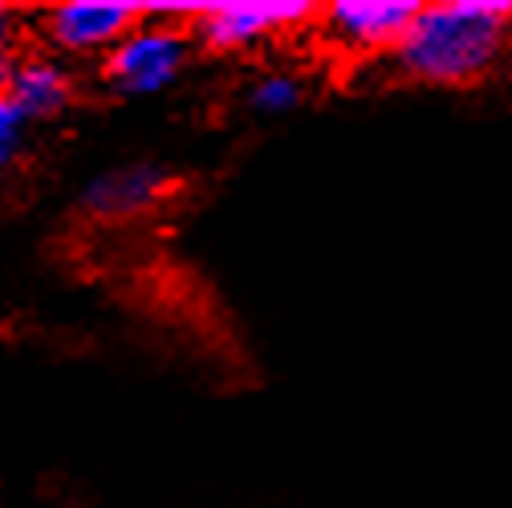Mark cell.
Segmentation results:
<instances>
[{
  "instance_id": "6da1fadb",
  "label": "cell",
  "mask_w": 512,
  "mask_h": 508,
  "mask_svg": "<svg viewBox=\"0 0 512 508\" xmlns=\"http://www.w3.org/2000/svg\"><path fill=\"white\" fill-rule=\"evenodd\" d=\"M512 45V0H435L399 41L395 70L423 86H472Z\"/></svg>"
},
{
  "instance_id": "9c48e42d",
  "label": "cell",
  "mask_w": 512,
  "mask_h": 508,
  "mask_svg": "<svg viewBox=\"0 0 512 508\" xmlns=\"http://www.w3.org/2000/svg\"><path fill=\"white\" fill-rule=\"evenodd\" d=\"M29 114L0 90V171L5 167H13L17 159H21V151H25V135H29Z\"/></svg>"
},
{
  "instance_id": "277c9868",
  "label": "cell",
  "mask_w": 512,
  "mask_h": 508,
  "mask_svg": "<svg viewBox=\"0 0 512 508\" xmlns=\"http://www.w3.org/2000/svg\"><path fill=\"white\" fill-rule=\"evenodd\" d=\"M143 21V5L131 0H61L45 13V37L66 57H106Z\"/></svg>"
},
{
  "instance_id": "30bf717a",
  "label": "cell",
  "mask_w": 512,
  "mask_h": 508,
  "mask_svg": "<svg viewBox=\"0 0 512 508\" xmlns=\"http://www.w3.org/2000/svg\"><path fill=\"white\" fill-rule=\"evenodd\" d=\"M17 45H21V25H17V13H13L9 5H0V74H5V78H9V70H13Z\"/></svg>"
},
{
  "instance_id": "7a4b0ae2",
  "label": "cell",
  "mask_w": 512,
  "mask_h": 508,
  "mask_svg": "<svg viewBox=\"0 0 512 508\" xmlns=\"http://www.w3.org/2000/svg\"><path fill=\"white\" fill-rule=\"evenodd\" d=\"M187 37L167 21H139L102 61L110 90L126 98L163 94L187 66Z\"/></svg>"
},
{
  "instance_id": "ba28073f",
  "label": "cell",
  "mask_w": 512,
  "mask_h": 508,
  "mask_svg": "<svg viewBox=\"0 0 512 508\" xmlns=\"http://www.w3.org/2000/svg\"><path fill=\"white\" fill-rule=\"evenodd\" d=\"M297 102H301V82L293 74H285V70L261 74L248 90V106L256 114H289Z\"/></svg>"
},
{
  "instance_id": "8992f818",
  "label": "cell",
  "mask_w": 512,
  "mask_h": 508,
  "mask_svg": "<svg viewBox=\"0 0 512 508\" xmlns=\"http://www.w3.org/2000/svg\"><path fill=\"white\" fill-rule=\"evenodd\" d=\"M167 196V171L155 163H122L82 192V208L98 220H131Z\"/></svg>"
},
{
  "instance_id": "52a82bcc",
  "label": "cell",
  "mask_w": 512,
  "mask_h": 508,
  "mask_svg": "<svg viewBox=\"0 0 512 508\" xmlns=\"http://www.w3.org/2000/svg\"><path fill=\"white\" fill-rule=\"evenodd\" d=\"M5 94L29 114V118H49L74 98V74L53 57H25L13 61L5 78Z\"/></svg>"
},
{
  "instance_id": "5b68a950",
  "label": "cell",
  "mask_w": 512,
  "mask_h": 508,
  "mask_svg": "<svg viewBox=\"0 0 512 508\" xmlns=\"http://www.w3.org/2000/svg\"><path fill=\"white\" fill-rule=\"evenodd\" d=\"M419 9V0H334L322 13V33L334 49L354 57L395 53Z\"/></svg>"
},
{
  "instance_id": "3957f363",
  "label": "cell",
  "mask_w": 512,
  "mask_h": 508,
  "mask_svg": "<svg viewBox=\"0 0 512 508\" xmlns=\"http://www.w3.org/2000/svg\"><path fill=\"white\" fill-rule=\"evenodd\" d=\"M196 33L208 49H248L301 29L317 17L309 0H224V5H196Z\"/></svg>"
}]
</instances>
